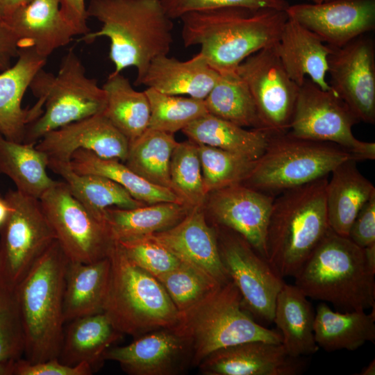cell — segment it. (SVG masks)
I'll list each match as a JSON object with an SVG mask.
<instances>
[{"label":"cell","instance_id":"1","mask_svg":"<svg viewBox=\"0 0 375 375\" xmlns=\"http://www.w3.org/2000/svg\"><path fill=\"white\" fill-rule=\"evenodd\" d=\"M181 38L219 74L235 71L247 58L276 44L288 19L285 10L224 7L186 13Z\"/></svg>","mask_w":375,"mask_h":375},{"label":"cell","instance_id":"2","mask_svg":"<svg viewBox=\"0 0 375 375\" xmlns=\"http://www.w3.org/2000/svg\"><path fill=\"white\" fill-rule=\"evenodd\" d=\"M86 11L101 27L83 35L81 40L92 43L108 38L113 72L134 67L136 85H141L151 62L170 50L174 24L161 0H90Z\"/></svg>","mask_w":375,"mask_h":375},{"label":"cell","instance_id":"3","mask_svg":"<svg viewBox=\"0 0 375 375\" xmlns=\"http://www.w3.org/2000/svg\"><path fill=\"white\" fill-rule=\"evenodd\" d=\"M328 176L282 192L274 199L267 226L266 260L282 278L294 277L329 228Z\"/></svg>","mask_w":375,"mask_h":375},{"label":"cell","instance_id":"4","mask_svg":"<svg viewBox=\"0 0 375 375\" xmlns=\"http://www.w3.org/2000/svg\"><path fill=\"white\" fill-rule=\"evenodd\" d=\"M375 269L365 249L330 228L294 276L308 299L333 304L344 312L375 306Z\"/></svg>","mask_w":375,"mask_h":375},{"label":"cell","instance_id":"5","mask_svg":"<svg viewBox=\"0 0 375 375\" xmlns=\"http://www.w3.org/2000/svg\"><path fill=\"white\" fill-rule=\"evenodd\" d=\"M69 260L54 240L15 287L25 338V359L58 358L63 336V294Z\"/></svg>","mask_w":375,"mask_h":375},{"label":"cell","instance_id":"6","mask_svg":"<svg viewBox=\"0 0 375 375\" xmlns=\"http://www.w3.org/2000/svg\"><path fill=\"white\" fill-rule=\"evenodd\" d=\"M108 256L110 274L103 312L114 327L136 338L176 328L181 315L160 281L132 263L115 240Z\"/></svg>","mask_w":375,"mask_h":375},{"label":"cell","instance_id":"7","mask_svg":"<svg viewBox=\"0 0 375 375\" xmlns=\"http://www.w3.org/2000/svg\"><path fill=\"white\" fill-rule=\"evenodd\" d=\"M358 159L335 143L269 133L262 156L242 183L276 197L282 192L328 176L342 162Z\"/></svg>","mask_w":375,"mask_h":375},{"label":"cell","instance_id":"8","mask_svg":"<svg viewBox=\"0 0 375 375\" xmlns=\"http://www.w3.org/2000/svg\"><path fill=\"white\" fill-rule=\"evenodd\" d=\"M176 327L191 342L195 366L211 353L251 341L281 344L280 333L257 323L244 310L241 294L230 280L191 310L181 314Z\"/></svg>","mask_w":375,"mask_h":375},{"label":"cell","instance_id":"9","mask_svg":"<svg viewBox=\"0 0 375 375\" xmlns=\"http://www.w3.org/2000/svg\"><path fill=\"white\" fill-rule=\"evenodd\" d=\"M29 88L44 103V111L26 128L24 143L36 144L46 133L69 124L102 113L106 94L95 78L85 75L81 59L69 49L56 74L40 69Z\"/></svg>","mask_w":375,"mask_h":375},{"label":"cell","instance_id":"10","mask_svg":"<svg viewBox=\"0 0 375 375\" xmlns=\"http://www.w3.org/2000/svg\"><path fill=\"white\" fill-rule=\"evenodd\" d=\"M360 121L331 89L322 90L306 78L299 86L290 125L292 135L340 145L359 161L375 159V143L357 139L353 126Z\"/></svg>","mask_w":375,"mask_h":375},{"label":"cell","instance_id":"11","mask_svg":"<svg viewBox=\"0 0 375 375\" xmlns=\"http://www.w3.org/2000/svg\"><path fill=\"white\" fill-rule=\"evenodd\" d=\"M5 199L10 211L0 227V282L15 288L56 236L39 199L17 190Z\"/></svg>","mask_w":375,"mask_h":375},{"label":"cell","instance_id":"12","mask_svg":"<svg viewBox=\"0 0 375 375\" xmlns=\"http://www.w3.org/2000/svg\"><path fill=\"white\" fill-rule=\"evenodd\" d=\"M39 200L69 260L88 263L108 256L114 240L106 222L92 215L63 181H58Z\"/></svg>","mask_w":375,"mask_h":375},{"label":"cell","instance_id":"13","mask_svg":"<svg viewBox=\"0 0 375 375\" xmlns=\"http://www.w3.org/2000/svg\"><path fill=\"white\" fill-rule=\"evenodd\" d=\"M223 228V233L217 235L220 257L241 294L244 308L261 321L273 322L276 299L283 278L243 237Z\"/></svg>","mask_w":375,"mask_h":375},{"label":"cell","instance_id":"14","mask_svg":"<svg viewBox=\"0 0 375 375\" xmlns=\"http://www.w3.org/2000/svg\"><path fill=\"white\" fill-rule=\"evenodd\" d=\"M274 44L247 58L236 71L250 90L263 129L281 133L289 130L299 85L288 74Z\"/></svg>","mask_w":375,"mask_h":375},{"label":"cell","instance_id":"15","mask_svg":"<svg viewBox=\"0 0 375 375\" xmlns=\"http://www.w3.org/2000/svg\"><path fill=\"white\" fill-rule=\"evenodd\" d=\"M328 85L360 122L375 123V44L362 35L328 58Z\"/></svg>","mask_w":375,"mask_h":375},{"label":"cell","instance_id":"16","mask_svg":"<svg viewBox=\"0 0 375 375\" xmlns=\"http://www.w3.org/2000/svg\"><path fill=\"white\" fill-rule=\"evenodd\" d=\"M285 12L289 18L333 48H340L375 28V0L298 3L290 5Z\"/></svg>","mask_w":375,"mask_h":375},{"label":"cell","instance_id":"17","mask_svg":"<svg viewBox=\"0 0 375 375\" xmlns=\"http://www.w3.org/2000/svg\"><path fill=\"white\" fill-rule=\"evenodd\" d=\"M103 359L118 362L131 375H174L191 362V342L176 328H160L128 345L111 347Z\"/></svg>","mask_w":375,"mask_h":375},{"label":"cell","instance_id":"18","mask_svg":"<svg viewBox=\"0 0 375 375\" xmlns=\"http://www.w3.org/2000/svg\"><path fill=\"white\" fill-rule=\"evenodd\" d=\"M208 208L214 219L243 237L266 259L265 240L275 197L242 183L210 192Z\"/></svg>","mask_w":375,"mask_h":375},{"label":"cell","instance_id":"19","mask_svg":"<svg viewBox=\"0 0 375 375\" xmlns=\"http://www.w3.org/2000/svg\"><path fill=\"white\" fill-rule=\"evenodd\" d=\"M35 147L48 161L70 162L76 151L86 149L124 162L129 142L102 112L46 133Z\"/></svg>","mask_w":375,"mask_h":375},{"label":"cell","instance_id":"20","mask_svg":"<svg viewBox=\"0 0 375 375\" xmlns=\"http://www.w3.org/2000/svg\"><path fill=\"white\" fill-rule=\"evenodd\" d=\"M198 366L205 375H298L306 365L301 357L289 355L282 343L251 341L218 349Z\"/></svg>","mask_w":375,"mask_h":375},{"label":"cell","instance_id":"21","mask_svg":"<svg viewBox=\"0 0 375 375\" xmlns=\"http://www.w3.org/2000/svg\"><path fill=\"white\" fill-rule=\"evenodd\" d=\"M47 59L33 48L22 47L14 65L0 74V133L9 140L23 142L27 126L44 111L40 99L26 108H22V101Z\"/></svg>","mask_w":375,"mask_h":375},{"label":"cell","instance_id":"22","mask_svg":"<svg viewBox=\"0 0 375 375\" xmlns=\"http://www.w3.org/2000/svg\"><path fill=\"white\" fill-rule=\"evenodd\" d=\"M201 208H192L176 225L149 235L181 260L203 269L224 284L231 278L220 257L217 234Z\"/></svg>","mask_w":375,"mask_h":375},{"label":"cell","instance_id":"23","mask_svg":"<svg viewBox=\"0 0 375 375\" xmlns=\"http://www.w3.org/2000/svg\"><path fill=\"white\" fill-rule=\"evenodd\" d=\"M61 1L32 0L5 21L17 37L19 49L33 48L47 58L77 35L61 13Z\"/></svg>","mask_w":375,"mask_h":375},{"label":"cell","instance_id":"24","mask_svg":"<svg viewBox=\"0 0 375 375\" xmlns=\"http://www.w3.org/2000/svg\"><path fill=\"white\" fill-rule=\"evenodd\" d=\"M276 52L289 76L299 86L307 76L322 90L331 89L326 76L333 48L297 21H286Z\"/></svg>","mask_w":375,"mask_h":375},{"label":"cell","instance_id":"25","mask_svg":"<svg viewBox=\"0 0 375 375\" xmlns=\"http://www.w3.org/2000/svg\"><path fill=\"white\" fill-rule=\"evenodd\" d=\"M219 76L200 53L186 61L163 55L151 62L141 85L167 94L205 99Z\"/></svg>","mask_w":375,"mask_h":375},{"label":"cell","instance_id":"26","mask_svg":"<svg viewBox=\"0 0 375 375\" xmlns=\"http://www.w3.org/2000/svg\"><path fill=\"white\" fill-rule=\"evenodd\" d=\"M356 160H346L330 174L326 189V206L329 228L348 237L362 206L375 194L373 183L357 167Z\"/></svg>","mask_w":375,"mask_h":375},{"label":"cell","instance_id":"27","mask_svg":"<svg viewBox=\"0 0 375 375\" xmlns=\"http://www.w3.org/2000/svg\"><path fill=\"white\" fill-rule=\"evenodd\" d=\"M110 274L108 256L88 263L69 261L63 294L65 322L103 312Z\"/></svg>","mask_w":375,"mask_h":375},{"label":"cell","instance_id":"28","mask_svg":"<svg viewBox=\"0 0 375 375\" xmlns=\"http://www.w3.org/2000/svg\"><path fill=\"white\" fill-rule=\"evenodd\" d=\"M315 314L308 298L299 288L284 283L276 299L273 322L291 356L312 355L319 350L314 337Z\"/></svg>","mask_w":375,"mask_h":375},{"label":"cell","instance_id":"29","mask_svg":"<svg viewBox=\"0 0 375 375\" xmlns=\"http://www.w3.org/2000/svg\"><path fill=\"white\" fill-rule=\"evenodd\" d=\"M69 322L64 331L58 359L70 366L84 362L95 369L104 360L106 351L123 335L104 312L83 316Z\"/></svg>","mask_w":375,"mask_h":375},{"label":"cell","instance_id":"30","mask_svg":"<svg viewBox=\"0 0 375 375\" xmlns=\"http://www.w3.org/2000/svg\"><path fill=\"white\" fill-rule=\"evenodd\" d=\"M374 308L369 314L365 310L340 312L323 302L315 314V340L326 351H355L367 342H374Z\"/></svg>","mask_w":375,"mask_h":375},{"label":"cell","instance_id":"31","mask_svg":"<svg viewBox=\"0 0 375 375\" xmlns=\"http://www.w3.org/2000/svg\"><path fill=\"white\" fill-rule=\"evenodd\" d=\"M48 168L60 175L71 194L96 218L105 222L108 208H135L146 205L112 180L97 174H79L69 162L48 161Z\"/></svg>","mask_w":375,"mask_h":375},{"label":"cell","instance_id":"32","mask_svg":"<svg viewBox=\"0 0 375 375\" xmlns=\"http://www.w3.org/2000/svg\"><path fill=\"white\" fill-rule=\"evenodd\" d=\"M190 140L256 160L265 151L269 133L247 130L210 113L194 120L181 131Z\"/></svg>","mask_w":375,"mask_h":375},{"label":"cell","instance_id":"33","mask_svg":"<svg viewBox=\"0 0 375 375\" xmlns=\"http://www.w3.org/2000/svg\"><path fill=\"white\" fill-rule=\"evenodd\" d=\"M35 143L11 141L0 133V174L21 193L40 199L58 181L49 176L48 158Z\"/></svg>","mask_w":375,"mask_h":375},{"label":"cell","instance_id":"34","mask_svg":"<svg viewBox=\"0 0 375 375\" xmlns=\"http://www.w3.org/2000/svg\"><path fill=\"white\" fill-rule=\"evenodd\" d=\"M192 208L175 202H160L135 208L110 207L106 210L105 220L112 239L125 241L169 228Z\"/></svg>","mask_w":375,"mask_h":375},{"label":"cell","instance_id":"35","mask_svg":"<svg viewBox=\"0 0 375 375\" xmlns=\"http://www.w3.org/2000/svg\"><path fill=\"white\" fill-rule=\"evenodd\" d=\"M71 167L79 174L107 177L125 188L135 199L145 203L184 201L171 190L147 181L119 160L101 158L91 151L78 149L70 160Z\"/></svg>","mask_w":375,"mask_h":375},{"label":"cell","instance_id":"36","mask_svg":"<svg viewBox=\"0 0 375 375\" xmlns=\"http://www.w3.org/2000/svg\"><path fill=\"white\" fill-rule=\"evenodd\" d=\"M102 88L106 94L103 114L132 142L149 128L151 111L145 92L135 90L127 78L113 72Z\"/></svg>","mask_w":375,"mask_h":375},{"label":"cell","instance_id":"37","mask_svg":"<svg viewBox=\"0 0 375 375\" xmlns=\"http://www.w3.org/2000/svg\"><path fill=\"white\" fill-rule=\"evenodd\" d=\"M178 143L173 133L149 128L129 143L124 164L151 183L173 191L169 165Z\"/></svg>","mask_w":375,"mask_h":375},{"label":"cell","instance_id":"38","mask_svg":"<svg viewBox=\"0 0 375 375\" xmlns=\"http://www.w3.org/2000/svg\"><path fill=\"white\" fill-rule=\"evenodd\" d=\"M204 101L211 115L244 128L264 130L250 90L236 70L219 74Z\"/></svg>","mask_w":375,"mask_h":375},{"label":"cell","instance_id":"39","mask_svg":"<svg viewBox=\"0 0 375 375\" xmlns=\"http://www.w3.org/2000/svg\"><path fill=\"white\" fill-rule=\"evenodd\" d=\"M157 279L181 314L201 303L222 285L203 269L182 260Z\"/></svg>","mask_w":375,"mask_h":375},{"label":"cell","instance_id":"40","mask_svg":"<svg viewBox=\"0 0 375 375\" xmlns=\"http://www.w3.org/2000/svg\"><path fill=\"white\" fill-rule=\"evenodd\" d=\"M144 92L150 106L149 128L174 134L208 113L204 99L167 94L149 88Z\"/></svg>","mask_w":375,"mask_h":375},{"label":"cell","instance_id":"41","mask_svg":"<svg viewBox=\"0 0 375 375\" xmlns=\"http://www.w3.org/2000/svg\"><path fill=\"white\" fill-rule=\"evenodd\" d=\"M169 176L173 192L192 208L203 206L208 194L202 178L197 144L178 142L172 154Z\"/></svg>","mask_w":375,"mask_h":375},{"label":"cell","instance_id":"42","mask_svg":"<svg viewBox=\"0 0 375 375\" xmlns=\"http://www.w3.org/2000/svg\"><path fill=\"white\" fill-rule=\"evenodd\" d=\"M203 183L207 194L222 188L242 183L256 160L214 147L197 144Z\"/></svg>","mask_w":375,"mask_h":375},{"label":"cell","instance_id":"43","mask_svg":"<svg viewBox=\"0 0 375 375\" xmlns=\"http://www.w3.org/2000/svg\"><path fill=\"white\" fill-rule=\"evenodd\" d=\"M25 338L15 288L0 282V362L24 355Z\"/></svg>","mask_w":375,"mask_h":375},{"label":"cell","instance_id":"44","mask_svg":"<svg viewBox=\"0 0 375 375\" xmlns=\"http://www.w3.org/2000/svg\"><path fill=\"white\" fill-rule=\"evenodd\" d=\"M117 242L132 263L156 278L181 262L174 254L149 235Z\"/></svg>","mask_w":375,"mask_h":375},{"label":"cell","instance_id":"45","mask_svg":"<svg viewBox=\"0 0 375 375\" xmlns=\"http://www.w3.org/2000/svg\"><path fill=\"white\" fill-rule=\"evenodd\" d=\"M161 3L166 14L172 20L188 12L224 7L285 10L290 6L285 0H161Z\"/></svg>","mask_w":375,"mask_h":375},{"label":"cell","instance_id":"46","mask_svg":"<svg viewBox=\"0 0 375 375\" xmlns=\"http://www.w3.org/2000/svg\"><path fill=\"white\" fill-rule=\"evenodd\" d=\"M93 368L88 363L70 366L58 358L31 362L19 358L15 362L13 375H90Z\"/></svg>","mask_w":375,"mask_h":375},{"label":"cell","instance_id":"47","mask_svg":"<svg viewBox=\"0 0 375 375\" xmlns=\"http://www.w3.org/2000/svg\"><path fill=\"white\" fill-rule=\"evenodd\" d=\"M348 238L362 249L375 244V194L358 212L351 226Z\"/></svg>","mask_w":375,"mask_h":375},{"label":"cell","instance_id":"48","mask_svg":"<svg viewBox=\"0 0 375 375\" xmlns=\"http://www.w3.org/2000/svg\"><path fill=\"white\" fill-rule=\"evenodd\" d=\"M61 13L73 27L77 35H85L90 32L88 26V15L85 0H62Z\"/></svg>","mask_w":375,"mask_h":375},{"label":"cell","instance_id":"49","mask_svg":"<svg viewBox=\"0 0 375 375\" xmlns=\"http://www.w3.org/2000/svg\"><path fill=\"white\" fill-rule=\"evenodd\" d=\"M19 53L18 40L7 23L0 17V71L10 68L12 59Z\"/></svg>","mask_w":375,"mask_h":375},{"label":"cell","instance_id":"50","mask_svg":"<svg viewBox=\"0 0 375 375\" xmlns=\"http://www.w3.org/2000/svg\"><path fill=\"white\" fill-rule=\"evenodd\" d=\"M32 0H0V17L6 21L17 9Z\"/></svg>","mask_w":375,"mask_h":375},{"label":"cell","instance_id":"51","mask_svg":"<svg viewBox=\"0 0 375 375\" xmlns=\"http://www.w3.org/2000/svg\"><path fill=\"white\" fill-rule=\"evenodd\" d=\"M10 211V206L6 199L0 197V227L5 222Z\"/></svg>","mask_w":375,"mask_h":375},{"label":"cell","instance_id":"52","mask_svg":"<svg viewBox=\"0 0 375 375\" xmlns=\"http://www.w3.org/2000/svg\"><path fill=\"white\" fill-rule=\"evenodd\" d=\"M15 362H0V375H13Z\"/></svg>","mask_w":375,"mask_h":375},{"label":"cell","instance_id":"53","mask_svg":"<svg viewBox=\"0 0 375 375\" xmlns=\"http://www.w3.org/2000/svg\"><path fill=\"white\" fill-rule=\"evenodd\" d=\"M360 375H374L375 374V360L374 359L359 374Z\"/></svg>","mask_w":375,"mask_h":375},{"label":"cell","instance_id":"54","mask_svg":"<svg viewBox=\"0 0 375 375\" xmlns=\"http://www.w3.org/2000/svg\"><path fill=\"white\" fill-rule=\"evenodd\" d=\"M310 1H312V3H322L331 0H310Z\"/></svg>","mask_w":375,"mask_h":375}]
</instances>
